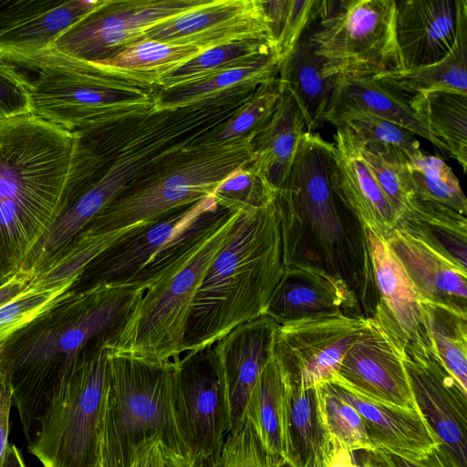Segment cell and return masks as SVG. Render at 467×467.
<instances>
[{
	"instance_id": "1",
	"label": "cell",
	"mask_w": 467,
	"mask_h": 467,
	"mask_svg": "<svg viewBox=\"0 0 467 467\" xmlns=\"http://www.w3.org/2000/svg\"><path fill=\"white\" fill-rule=\"evenodd\" d=\"M333 142L306 132L275 207L283 266L306 265L343 280L370 318L378 296L365 228L330 182Z\"/></svg>"
},
{
	"instance_id": "2",
	"label": "cell",
	"mask_w": 467,
	"mask_h": 467,
	"mask_svg": "<svg viewBox=\"0 0 467 467\" xmlns=\"http://www.w3.org/2000/svg\"><path fill=\"white\" fill-rule=\"evenodd\" d=\"M75 134L36 115L0 120V282L28 256L67 206Z\"/></svg>"
},
{
	"instance_id": "3",
	"label": "cell",
	"mask_w": 467,
	"mask_h": 467,
	"mask_svg": "<svg viewBox=\"0 0 467 467\" xmlns=\"http://www.w3.org/2000/svg\"><path fill=\"white\" fill-rule=\"evenodd\" d=\"M146 291L133 284L107 283L75 290L14 358H5L28 445L77 358L96 340L119 330Z\"/></svg>"
},
{
	"instance_id": "4",
	"label": "cell",
	"mask_w": 467,
	"mask_h": 467,
	"mask_svg": "<svg viewBox=\"0 0 467 467\" xmlns=\"http://www.w3.org/2000/svg\"><path fill=\"white\" fill-rule=\"evenodd\" d=\"M282 271L275 202L242 211L198 287L184 354L206 350L237 326L263 316Z\"/></svg>"
},
{
	"instance_id": "5",
	"label": "cell",
	"mask_w": 467,
	"mask_h": 467,
	"mask_svg": "<svg viewBox=\"0 0 467 467\" xmlns=\"http://www.w3.org/2000/svg\"><path fill=\"white\" fill-rule=\"evenodd\" d=\"M24 68L31 80V114L74 131L153 111L161 89L157 78L97 62L78 59L48 47Z\"/></svg>"
},
{
	"instance_id": "6",
	"label": "cell",
	"mask_w": 467,
	"mask_h": 467,
	"mask_svg": "<svg viewBox=\"0 0 467 467\" xmlns=\"http://www.w3.org/2000/svg\"><path fill=\"white\" fill-rule=\"evenodd\" d=\"M258 133L223 141L208 138L179 150L132 181L82 232L98 235L149 225L212 195L231 173L253 161V140Z\"/></svg>"
},
{
	"instance_id": "7",
	"label": "cell",
	"mask_w": 467,
	"mask_h": 467,
	"mask_svg": "<svg viewBox=\"0 0 467 467\" xmlns=\"http://www.w3.org/2000/svg\"><path fill=\"white\" fill-rule=\"evenodd\" d=\"M176 368L177 361L149 360L108 349L102 467H130L140 449L154 438L160 440L162 453L191 462L173 410Z\"/></svg>"
},
{
	"instance_id": "8",
	"label": "cell",
	"mask_w": 467,
	"mask_h": 467,
	"mask_svg": "<svg viewBox=\"0 0 467 467\" xmlns=\"http://www.w3.org/2000/svg\"><path fill=\"white\" fill-rule=\"evenodd\" d=\"M242 211H230L192 256L147 289L121 327L105 342L113 352L179 361L192 301Z\"/></svg>"
},
{
	"instance_id": "9",
	"label": "cell",
	"mask_w": 467,
	"mask_h": 467,
	"mask_svg": "<svg viewBox=\"0 0 467 467\" xmlns=\"http://www.w3.org/2000/svg\"><path fill=\"white\" fill-rule=\"evenodd\" d=\"M107 339H98L77 358L28 445L43 467H102Z\"/></svg>"
},
{
	"instance_id": "10",
	"label": "cell",
	"mask_w": 467,
	"mask_h": 467,
	"mask_svg": "<svg viewBox=\"0 0 467 467\" xmlns=\"http://www.w3.org/2000/svg\"><path fill=\"white\" fill-rule=\"evenodd\" d=\"M395 0L327 1L307 36L327 76L374 78L403 68Z\"/></svg>"
},
{
	"instance_id": "11",
	"label": "cell",
	"mask_w": 467,
	"mask_h": 467,
	"mask_svg": "<svg viewBox=\"0 0 467 467\" xmlns=\"http://www.w3.org/2000/svg\"><path fill=\"white\" fill-rule=\"evenodd\" d=\"M369 320L362 315L337 311L278 325L272 357L284 383L305 389L328 383Z\"/></svg>"
},
{
	"instance_id": "12",
	"label": "cell",
	"mask_w": 467,
	"mask_h": 467,
	"mask_svg": "<svg viewBox=\"0 0 467 467\" xmlns=\"http://www.w3.org/2000/svg\"><path fill=\"white\" fill-rule=\"evenodd\" d=\"M172 401L191 462L196 467H216L230 432V419L210 348L184 354L177 361Z\"/></svg>"
},
{
	"instance_id": "13",
	"label": "cell",
	"mask_w": 467,
	"mask_h": 467,
	"mask_svg": "<svg viewBox=\"0 0 467 467\" xmlns=\"http://www.w3.org/2000/svg\"><path fill=\"white\" fill-rule=\"evenodd\" d=\"M209 0H102L63 32L51 48L90 62L107 60L143 39L151 28Z\"/></svg>"
},
{
	"instance_id": "14",
	"label": "cell",
	"mask_w": 467,
	"mask_h": 467,
	"mask_svg": "<svg viewBox=\"0 0 467 467\" xmlns=\"http://www.w3.org/2000/svg\"><path fill=\"white\" fill-rule=\"evenodd\" d=\"M416 407L451 467H467V392L433 358L403 346Z\"/></svg>"
},
{
	"instance_id": "15",
	"label": "cell",
	"mask_w": 467,
	"mask_h": 467,
	"mask_svg": "<svg viewBox=\"0 0 467 467\" xmlns=\"http://www.w3.org/2000/svg\"><path fill=\"white\" fill-rule=\"evenodd\" d=\"M403 346L370 318L365 333L348 350L328 383L374 401L418 410L403 365Z\"/></svg>"
},
{
	"instance_id": "16",
	"label": "cell",
	"mask_w": 467,
	"mask_h": 467,
	"mask_svg": "<svg viewBox=\"0 0 467 467\" xmlns=\"http://www.w3.org/2000/svg\"><path fill=\"white\" fill-rule=\"evenodd\" d=\"M195 46L203 51L243 40L275 46L271 20L262 0H209L145 33L143 39Z\"/></svg>"
},
{
	"instance_id": "17",
	"label": "cell",
	"mask_w": 467,
	"mask_h": 467,
	"mask_svg": "<svg viewBox=\"0 0 467 467\" xmlns=\"http://www.w3.org/2000/svg\"><path fill=\"white\" fill-rule=\"evenodd\" d=\"M218 206L215 199L209 195L178 208L149 225L132 229L86 267L93 268L91 283L87 287L99 283L130 284L156 260L162 256L171 257L175 238L200 215Z\"/></svg>"
},
{
	"instance_id": "18",
	"label": "cell",
	"mask_w": 467,
	"mask_h": 467,
	"mask_svg": "<svg viewBox=\"0 0 467 467\" xmlns=\"http://www.w3.org/2000/svg\"><path fill=\"white\" fill-rule=\"evenodd\" d=\"M278 324L263 315L243 323L210 348L227 401L230 432L241 425L251 392L272 358Z\"/></svg>"
},
{
	"instance_id": "19",
	"label": "cell",
	"mask_w": 467,
	"mask_h": 467,
	"mask_svg": "<svg viewBox=\"0 0 467 467\" xmlns=\"http://www.w3.org/2000/svg\"><path fill=\"white\" fill-rule=\"evenodd\" d=\"M378 303L371 318L404 346L430 353L422 299L385 239L365 229Z\"/></svg>"
},
{
	"instance_id": "20",
	"label": "cell",
	"mask_w": 467,
	"mask_h": 467,
	"mask_svg": "<svg viewBox=\"0 0 467 467\" xmlns=\"http://www.w3.org/2000/svg\"><path fill=\"white\" fill-rule=\"evenodd\" d=\"M466 0L396 1L395 35L403 68L438 62L457 40Z\"/></svg>"
},
{
	"instance_id": "21",
	"label": "cell",
	"mask_w": 467,
	"mask_h": 467,
	"mask_svg": "<svg viewBox=\"0 0 467 467\" xmlns=\"http://www.w3.org/2000/svg\"><path fill=\"white\" fill-rule=\"evenodd\" d=\"M330 182L362 226L386 240L396 226L397 214L344 127L337 128L334 135Z\"/></svg>"
},
{
	"instance_id": "22",
	"label": "cell",
	"mask_w": 467,
	"mask_h": 467,
	"mask_svg": "<svg viewBox=\"0 0 467 467\" xmlns=\"http://www.w3.org/2000/svg\"><path fill=\"white\" fill-rule=\"evenodd\" d=\"M358 300L341 279L306 265L283 266L265 314L278 325L358 307Z\"/></svg>"
},
{
	"instance_id": "23",
	"label": "cell",
	"mask_w": 467,
	"mask_h": 467,
	"mask_svg": "<svg viewBox=\"0 0 467 467\" xmlns=\"http://www.w3.org/2000/svg\"><path fill=\"white\" fill-rule=\"evenodd\" d=\"M386 242L423 301L467 315V270L401 229Z\"/></svg>"
},
{
	"instance_id": "24",
	"label": "cell",
	"mask_w": 467,
	"mask_h": 467,
	"mask_svg": "<svg viewBox=\"0 0 467 467\" xmlns=\"http://www.w3.org/2000/svg\"><path fill=\"white\" fill-rule=\"evenodd\" d=\"M328 385L360 414L376 451L418 461L439 447L436 437L418 410L389 406L337 384Z\"/></svg>"
},
{
	"instance_id": "25",
	"label": "cell",
	"mask_w": 467,
	"mask_h": 467,
	"mask_svg": "<svg viewBox=\"0 0 467 467\" xmlns=\"http://www.w3.org/2000/svg\"><path fill=\"white\" fill-rule=\"evenodd\" d=\"M306 132L298 105L281 87V97L272 117L253 140L254 159L249 167L279 191L289 176Z\"/></svg>"
},
{
	"instance_id": "26",
	"label": "cell",
	"mask_w": 467,
	"mask_h": 467,
	"mask_svg": "<svg viewBox=\"0 0 467 467\" xmlns=\"http://www.w3.org/2000/svg\"><path fill=\"white\" fill-rule=\"evenodd\" d=\"M102 0H60L48 11L28 17L0 32V60L24 68L51 47L67 28L100 5Z\"/></svg>"
},
{
	"instance_id": "27",
	"label": "cell",
	"mask_w": 467,
	"mask_h": 467,
	"mask_svg": "<svg viewBox=\"0 0 467 467\" xmlns=\"http://www.w3.org/2000/svg\"><path fill=\"white\" fill-rule=\"evenodd\" d=\"M307 31L280 64L278 81L298 105L306 131L315 132L326 122L337 77L324 74L323 61L315 53Z\"/></svg>"
},
{
	"instance_id": "28",
	"label": "cell",
	"mask_w": 467,
	"mask_h": 467,
	"mask_svg": "<svg viewBox=\"0 0 467 467\" xmlns=\"http://www.w3.org/2000/svg\"><path fill=\"white\" fill-rule=\"evenodd\" d=\"M352 110L366 111L394 122L446 151L415 116L407 101L372 78L337 77L325 119L330 122L338 115Z\"/></svg>"
},
{
	"instance_id": "29",
	"label": "cell",
	"mask_w": 467,
	"mask_h": 467,
	"mask_svg": "<svg viewBox=\"0 0 467 467\" xmlns=\"http://www.w3.org/2000/svg\"><path fill=\"white\" fill-rule=\"evenodd\" d=\"M372 78L405 101L428 91L467 94V7L462 11L457 40L448 56L432 64L393 70Z\"/></svg>"
},
{
	"instance_id": "30",
	"label": "cell",
	"mask_w": 467,
	"mask_h": 467,
	"mask_svg": "<svg viewBox=\"0 0 467 467\" xmlns=\"http://www.w3.org/2000/svg\"><path fill=\"white\" fill-rule=\"evenodd\" d=\"M395 228L423 241L467 270L466 216L441 204L411 195Z\"/></svg>"
},
{
	"instance_id": "31",
	"label": "cell",
	"mask_w": 467,
	"mask_h": 467,
	"mask_svg": "<svg viewBox=\"0 0 467 467\" xmlns=\"http://www.w3.org/2000/svg\"><path fill=\"white\" fill-rule=\"evenodd\" d=\"M284 386L289 463L308 467L323 462L332 443L322 422L317 386Z\"/></svg>"
},
{
	"instance_id": "32",
	"label": "cell",
	"mask_w": 467,
	"mask_h": 467,
	"mask_svg": "<svg viewBox=\"0 0 467 467\" xmlns=\"http://www.w3.org/2000/svg\"><path fill=\"white\" fill-rule=\"evenodd\" d=\"M419 120L441 142L446 152L467 167V94L428 91L407 101Z\"/></svg>"
},
{
	"instance_id": "33",
	"label": "cell",
	"mask_w": 467,
	"mask_h": 467,
	"mask_svg": "<svg viewBox=\"0 0 467 467\" xmlns=\"http://www.w3.org/2000/svg\"><path fill=\"white\" fill-rule=\"evenodd\" d=\"M244 416L252 423L263 446L289 462L285 386L273 357L256 380Z\"/></svg>"
},
{
	"instance_id": "34",
	"label": "cell",
	"mask_w": 467,
	"mask_h": 467,
	"mask_svg": "<svg viewBox=\"0 0 467 467\" xmlns=\"http://www.w3.org/2000/svg\"><path fill=\"white\" fill-rule=\"evenodd\" d=\"M329 123L346 128L359 147L390 164L407 165L422 154L413 132L368 112L347 111Z\"/></svg>"
},
{
	"instance_id": "35",
	"label": "cell",
	"mask_w": 467,
	"mask_h": 467,
	"mask_svg": "<svg viewBox=\"0 0 467 467\" xmlns=\"http://www.w3.org/2000/svg\"><path fill=\"white\" fill-rule=\"evenodd\" d=\"M431 354L467 392V315L422 300Z\"/></svg>"
},
{
	"instance_id": "36",
	"label": "cell",
	"mask_w": 467,
	"mask_h": 467,
	"mask_svg": "<svg viewBox=\"0 0 467 467\" xmlns=\"http://www.w3.org/2000/svg\"><path fill=\"white\" fill-rule=\"evenodd\" d=\"M275 53L272 42L243 40L202 51L182 66L157 79L161 91L192 84L210 76L251 66Z\"/></svg>"
},
{
	"instance_id": "37",
	"label": "cell",
	"mask_w": 467,
	"mask_h": 467,
	"mask_svg": "<svg viewBox=\"0 0 467 467\" xmlns=\"http://www.w3.org/2000/svg\"><path fill=\"white\" fill-rule=\"evenodd\" d=\"M279 69V58L273 53L251 66L230 69L198 82L161 91L157 109H175L242 88L260 87L276 80Z\"/></svg>"
},
{
	"instance_id": "38",
	"label": "cell",
	"mask_w": 467,
	"mask_h": 467,
	"mask_svg": "<svg viewBox=\"0 0 467 467\" xmlns=\"http://www.w3.org/2000/svg\"><path fill=\"white\" fill-rule=\"evenodd\" d=\"M80 276L48 286L29 284L18 296L0 306V358L16 334L50 315L74 294Z\"/></svg>"
},
{
	"instance_id": "39",
	"label": "cell",
	"mask_w": 467,
	"mask_h": 467,
	"mask_svg": "<svg viewBox=\"0 0 467 467\" xmlns=\"http://www.w3.org/2000/svg\"><path fill=\"white\" fill-rule=\"evenodd\" d=\"M411 195L466 216L467 200L451 167L440 157L422 153L401 166Z\"/></svg>"
},
{
	"instance_id": "40",
	"label": "cell",
	"mask_w": 467,
	"mask_h": 467,
	"mask_svg": "<svg viewBox=\"0 0 467 467\" xmlns=\"http://www.w3.org/2000/svg\"><path fill=\"white\" fill-rule=\"evenodd\" d=\"M202 51L195 46L172 45L144 38L126 47L114 57L97 63L149 74L158 79L192 60Z\"/></svg>"
},
{
	"instance_id": "41",
	"label": "cell",
	"mask_w": 467,
	"mask_h": 467,
	"mask_svg": "<svg viewBox=\"0 0 467 467\" xmlns=\"http://www.w3.org/2000/svg\"><path fill=\"white\" fill-rule=\"evenodd\" d=\"M327 0L264 1L271 20L275 52L280 64L290 55L301 37L321 17Z\"/></svg>"
},
{
	"instance_id": "42",
	"label": "cell",
	"mask_w": 467,
	"mask_h": 467,
	"mask_svg": "<svg viewBox=\"0 0 467 467\" xmlns=\"http://www.w3.org/2000/svg\"><path fill=\"white\" fill-rule=\"evenodd\" d=\"M317 389L321 419L331 443L350 451L375 452L365 422L355 408L337 396L328 383L317 385Z\"/></svg>"
},
{
	"instance_id": "43",
	"label": "cell",
	"mask_w": 467,
	"mask_h": 467,
	"mask_svg": "<svg viewBox=\"0 0 467 467\" xmlns=\"http://www.w3.org/2000/svg\"><path fill=\"white\" fill-rule=\"evenodd\" d=\"M278 190L259 177L249 165L231 173L213 191L217 204L226 210L250 212L275 202Z\"/></svg>"
},
{
	"instance_id": "44",
	"label": "cell",
	"mask_w": 467,
	"mask_h": 467,
	"mask_svg": "<svg viewBox=\"0 0 467 467\" xmlns=\"http://www.w3.org/2000/svg\"><path fill=\"white\" fill-rule=\"evenodd\" d=\"M216 467H293L286 460L268 451L247 418L229 432Z\"/></svg>"
},
{
	"instance_id": "45",
	"label": "cell",
	"mask_w": 467,
	"mask_h": 467,
	"mask_svg": "<svg viewBox=\"0 0 467 467\" xmlns=\"http://www.w3.org/2000/svg\"><path fill=\"white\" fill-rule=\"evenodd\" d=\"M281 97L278 78L260 86L251 99L221 129L213 141L229 140L258 131L272 117Z\"/></svg>"
},
{
	"instance_id": "46",
	"label": "cell",
	"mask_w": 467,
	"mask_h": 467,
	"mask_svg": "<svg viewBox=\"0 0 467 467\" xmlns=\"http://www.w3.org/2000/svg\"><path fill=\"white\" fill-rule=\"evenodd\" d=\"M357 146L363 161L399 218L411 195L401 166L390 164L373 152L358 144Z\"/></svg>"
},
{
	"instance_id": "47",
	"label": "cell",
	"mask_w": 467,
	"mask_h": 467,
	"mask_svg": "<svg viewBox=\"0 0 467 467\" xmlns=\"http://www.w3.org/2000/svg\"><path fill=\"white\" fill-rule=\"evenodd\" d=\"M31 88L19 67L0 60V120L31 114Z\"/></svg>"
},
{
	"instance_id": "48",
	"label": "cell",
	"mask_w": 467,
	"mask_h": 467,
	"mask_svg": "<svg viewBox=\"0 0 467 467\" xmlns=\"http://www.w3.org/2000/svg\"><path fill=\"white\" fill-rule=\"evenodd\" d=\"M60 0H0V32L56 6Z\"/></svg>"
},
{
	"instance_id": "49",
	"label": "cell",
	"mask_w": 467,
	"mask_h": 467,
	"mask_svg": "<svg viewBox=\"0 0 467 467\" xmlns=\"http://www.w3.org/2000/svg\"><path fill=\"white\" fill-rule=\"evenodd\" d=\"M13 403L11 369L8 362L0 358V467L8 448L9 418Z\"/></svg>"
},
{
	"instance_id": "50",
	"label": "cell",
	"mask_w": 467,
	"mask_h": 467,
	"mask_svg": "<svg viewBox=\"0 0 467 467\" xmlns=\"http://www.w3.org/2000/svg\"><path fill=\"white\" fill-rule=\"evenodd\" d=\"M372 455L381 467H451L439 447L428 457L418 461L407 460L379 450Z\"/></svg>"
},
{
	"instance_id": "51",
	"label": "cell",
	"mask_w": 467,
	"mask_h": 467,
	"mask_svg": "<svg viewBox=\"0 0 467 467\" xmlns=\"http://www.w3.org/2000/svg\"><path fill=\"white\" fill-rule=\"evenodd\" d=\"M32 275L20 271L0 283V306L10 302L24 292L28 286Z\"/></svg>"
},
{
	"instance_id": "52",
	"label": "cell",
	"mask_w": 467,
	"mask_h": 467,
	"mask_svg": "<svg viewBox=\"0 0 467 467\" xmlns=\"http://www.w3.org/2000/svg\"><path fill=\"white\" fill-rule=\"evenodd\" d=\"M161 441L154 438L140 449L130 467H161Z\"/></svg>"
},
{
	"instance_id": "53",
	"label": "cell",
	"mask_w": 467,
	"mask_h": 467,
	"mask_svg": "<svg viewBox=\"0 0 467 467\" xmlns=\"http://www.w3.org/2000/svg\"><path fill=\"white\" fill-rule=\"evenodd\" d=\"M322 467H358L353 451L338 444H332Z\"/></svg>"
},
{
	"instance_id": "54",
	"label": "cell",
	"mask_w": 467,
	"mask_h": 467,
	"mask_svg": "<svg viewBox=\"0 0 467 467\" xmlns=\"http://www.w3.org/2000/svg\"><path fill=\"white\" fill-rule=\"evenodd\" d=\"M2 467H26L20 450L15 444H9Z\"/></svg>"
},
{
	"instance_id": "55",
	"label": "cell",
	"mask_w": 467,
	"mask_h": 467,
	"mask_svg": "<svg viewBox=\"0 0 467 467\" xmlns=\"http://www.w3.org/2000/svg\"><path fill=\"white\" fill-rule=\"evenodd\" d=\"M353 453L358 467H381L371 452L358 451Z\"/></svg>"
},
{
	"instance_id": "56",
	"label": "cell",
	"mask_w": 467,
	"mask_h": 467,
	"mask_svg": "<svg viewBox=\"0 0 467 467\" xmlns=\"http://www.w3.org/2000/svg\"><path fill=\"white\" fill-rule=\"evenodd\" d=\"M161 456V467H196L191 462L174 459L162 453V451Z\"/></svg>"
},
{
	"instance_id": "57",
	"label": "cell",
	"mask_w": 467,
	"mask_h": 467,
	"mask_svg": "<svg viewBox=\"0 0 467 467\" xmlns=\"http://www.w3.org/2000/svg\"><path fill=\"white\" fill-rule=\"evenodd\" d=\"M323 462H316L308 467H322Z\"/></svg>"
}]
</instances>
